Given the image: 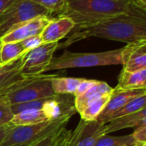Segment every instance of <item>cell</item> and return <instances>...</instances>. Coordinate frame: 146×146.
I'll return each instance as SVG.
<instances>
[{"label": "cell", "mask_w": 146, "mask_h": 146, "mask_svg": "<svg viewBox=\"0 0 146 146\" xmlns=\"http://www.w3.org/2000/svg\"><path fill=\"white\" fill-rule=\"evenodd\" d=\"M146 19V9L136 0H68L64 12L75 24L73 31L120 15Z\"/></svg>", "instance_id": "cell-1"}, {"label": "cell", "mask_w": 146, "mask_h": 146, "mask_svg": "<svg viewBox=\"0 0 146 146\" xmlns=\"http://www.w3.org/2000/svg\"><path fill=\"white\" fill-rule=\"evenodd\" d=\"M90 37L126 44L145 40L146 19L124 15L74 30L66 42L59 44L58 49L68 47L77 41Z\"/></svg>", "instance_id": "cell-2"}, {"label": "cell", "mask_w": 146, "mask_h": 146, "mask_svg": "<svg viewBox=\"0 0 146 146\" xmlns=\"http://www.w3.org/2000/svg\"><path fill=\"white\" fill-rule=\"evenodd\" d=\"M123 48L94 53H74L65 50L57 57H53L44 72L74 68L119 65L122 63Z\"/></svg>", "instance_id": "cell-3"}, {"label": "cell", "mask_w": 146, "mask_h": 146, "mask_svg": "<svg viewBox=\"0 0 146 146\" xmlns=\"http://www.w3.org/2000/svg\"><path fill=\"white\" fill-rule=\"evenodd\" d=\"M75 113L74 110L48 121L26 126H13L0 146L30 145L53 131L66 127Z\"/></svg>", "instance_id": "cell-4"}, {"label": "cell", "mask_w": 146, "mask_h": 146, "mask_svg": "<svg viewBox=\"0 0 146 146\" xmlns=\"http://www.w3.org/2000/svg\"><path fill=\"white\" fill-rule=\"evenodd\" d=\"M56 74H40L26 77L4 97L11 105L32 102L55 95L51 87V79Z\"/></svg>", "instance_id": "cell-5"}, {"label": "cell", "mask_w": 146, "mask_h": 146, "mask_svg": "<svg viewBox=\"0 0 146 146\" xmlns=\"http://www.w3.org/2000/svg\"><path fill=\"white\" fill-rule=\"evenodd\" d=\"M51 12L31 0H14L0 15V38L15 26L40 16L50 17Z\"/></svg>", "instance_id": "cell-6"}, {"label": "cell", "mask_w": 146, "mask_h": 146, "mask_svg": "<svg viewBox=\"0 0 146 146\" xmlns=\"http://www.w3.org/2000/svg\"><path fill=\"white\" fill-rule=\"evenodd\" d=\"M58 46L59 42L43 43L26 52L21 58V74L25 77H33L44 73Z\"/></svg>", "instance_id": "cell-7"}, {"label": "cell", "mask_w": 146, "mask_h": 146, "mask_svg": "<svg viewBox=\"0 0 146 146\" xmlns=\"http://www.w3.org/2000/svg\"><path fill=\"white\" fill-rule=\"evenodd\" d=\"M106 134L105 123L80 119L76 127L72 130L68 146H94L101 137Z\"/></svg>", "instance_id": "cell-8"}, {"label": "cell", "mask_w": 146, "mask_h": 146, "mask_svg": "<svg viewBox=\"0 0 146 146\" xmlns=\"http://www.w3.org/2000/svg\"><path fill=\"white\" fill-rule=\"evenodd\" d=\"M52 18L40 16L21 23L9 30L0 40L3 44L21 42L29 37L40 34Z\"/></svg>", "instance_id": "cell-9"}, {"label": "cell", "mask_w": 146, "mask_h": 146, "mask_svg": "<svg viewBox=\"0 0 146 146\" xmlns=\"http://www.w3.org/2000/svg\"><path fill=\"white\" fill-rule=\"evenodd\" d=\"M123 70L138 71L146 68V39L127 44L122 50Z\"/></svg>", "instance_id": "cell-10"}, {"label": "cell", "mask_w": 146, "mask_h": 146, "mask_svg": "<svg viewBox=\"0 0 146 146\" xmlns=\"http://www.w3.org/2000/svg\"><path fill=\"white\" fill-rule=\"evenodd\" d=\"M74 27V22L68 16H59L56 19H51L40 34L42 41L43 43L59 42V40L71 33Z\"/></svg>", "instance_id": "cell-11"}, {"label": "cell", "mask_w": 146, "mask_h": 146, "mask_svg": "<svg viewBox=\"0 0 146 146\" xmlns=\"http://www.w3.org/2000/svg\"><path fill=\"white\" fill-rule=\"evenodd\" d=\"M146 94V89H138V90H128V91H116L113 90V92L104 109L103 112L98 117L97 121L102 122L103 120L112 113L115 112L128 102L133 98Z\"/></svg>", "instance_id": "cell-12"}, {"label": "cell", "mask_w": 146, "mask_h": 146, "mask_svg": "<svg viewBox=\"0 0 146 146\" xmlns=\"http://www.w3.org/2000/svg\"><path fill=\"white\" fill-rule=\"evenodd\" d=\"M114 88L110 86V85L104 81L98 80L96 84L90 88L83 95L74 98V104L76 112L80 113L83 109H85L90 103L93 102L94 100L100 98L104 96L111 95L113 92Z\"/></svg>", "instance_id": "cell-13"}, {"label": "cell", "mask_w": 146, "mask_h": 146, "mask_svg": "<svg viewBox=\"0 0 146 146\" xmlns=\"http://www.w3.org/2000/svg\"><path fill=\"white\" fill-rule=\"evenodd\" d=\"M146 125V109H143L136 113L117 118L105 123V130L107 134L126 128H137L140 126Z\"/></svg>", "instance_id": "cell-14"}, {"label": "cell", "mask_w": 146, "mask_h": 146, "mask_svg": "<svg viewBox=\"0 0 146 146\" xmlns=\"http://www.w3.org/2000/svg\"><path fill=\"white\" fill-rule=\"evenodd\" d=\"M114 89L116 91L146 89V68L138 71L122 69L118 77V84Z\"/></svg>", "instance_id": "cell-15"}, {"label": "cell", "mask_w": 146, "mask_h": 146, "mask_svg": "<svg viewBox=\"0 0 146 146\" xmlns=\"http://www.w3.org/2000/svg\"><path fill=\"white\" fill-rule=\"evenodd\" d=\"M71 133L72 130L63 127L45 135L29 146H68Z\"/></svg>", "instance_id": "cell-16"}, {"label": "cell", "mask_w": 146, "mask_h": 146, "mask_svg": "<svg viewBox=\"0 0 146 146\" xmlns=\"http://www.w3.org/2000/svg\"><path fill=\"white\" fill-rule=\"evenodd\" d=\"M82 78L60 77L56 74L51 79V87L55 94L58 95H74Z\"/></svg>", "instance_id": "cell-17"}, {"label": "cell", "mask_w": 146, "mask_h": 146, "mask_svg": "<svg viewBox=\"0 0 146 146\" xmlns=\"http://www.w3.org/2000/svg\"><path fill=\"white\" fill-rule=\"evenodd\" d=\"M146 105V94L145 95H141L135 98H133V100H131L130 102H128L127 104H125L123 107H121V109H119L118 110H116L115 112L112 113L111 115H108L107 117H105L103 120V123H106L108 121H110L112 120L117 119V118H121L133 113H136L138 111H140L141 110L145 109Z\"/></svg>", "instance_id": "cell-18"}, {"label": "cell", "mask_w": 146, "mask_h": 146, "mask_svg": "<svg viewBox=\"0 0 146 146\" xmlns=\"http://www.w3.org/2000/svg\"><path fill=\"white\" fill-rule=\"evenodd\" d=\"M110 96L111 95L104 96L90 103L85 109H83L79 113L80 115V118L86 121H97L98 117L100 115V114L103 112L104 109L105 108Z\"/></svg>", "instance_id": "cell-19"}, {"label": "cell", "mask_w": 146, "mask_h": 146, "mask_svg": "<svg viewBox=\"0 0 146 146\" xmlns=\"http://www.w3.org/2000/svg\"><path fill=\"white\" fill-rule=\"evenodd\" d=\"M27 51L24 50L21 42L5 43L2 44L1 48V62L2 64L9 63L21 56H22Z\"/></svg>", "instance_id": "cell-20"}, {"label": "cell", "mask_w": 146, "mask_h": 146, "mask_svg": "<svg viewBox=\"0 0 146 146\" xmlns=\"http://www.w3.org/2000/svg\"><path fill=\"white\" fill-rule=\"evenodd\" d=\"M138 143L133 134L123 136H110L108 134L101 137L94 146H137Z\"/></svg>", "instance_id": "cell-21"}, {"label": "cell", "mask_w": 146, "mask_h": 146, "mask_svg": "<svg viewBox=\"0 0 146 146\" xmlns=\"http://www.w3.org/2000/svg\"><path fill=\"white\" fill-rule=\"evenodd\" d=\"M44 8L47 9L51 14L55 13L61 15L66 9L68 0H31Z\"/></svg>", "instance_id": "cell-22"}, {"label": "cell", "mask_w": 146, "mask_h": 146, "mask_svg": "<svg viewBox=\"0 0 146 146\" xmlns=\"http://www.w3.org/2000/svg\"><path fill=\"white\" fill-rule=\"evenodd\" d=\"M14 115L9 102L4 97H0V127L10 125Z\"/></svg>", "instance_id": "cell-23"}, {"label": "cell", "mask_w": 146, "mask_h": 146, "mask_svg": "<svg viewBox=\"0 0 146 146\" xmlns=\"http://www.w3.org/2000/svg\"><path fill=\"white\" fill-rule=\"evenodd\" d=\"M41 34V33H40ZM40 34L38 35H34L32 37H29L22 41H21V44H22L24 50L27 52L30 50H33L36 47H38V45H40L41 44H43L42 38Z\"/></svg>", "instance_id": "cell-24"}, {"label": "cell", "mask_w": 146, "mask_h": 146, "mask_svg": "<svg viewBox=\"0 0 146 146\" xmlns=\"http://www.w3.org/2000/svg\"><path fill=\"white\" fill-rule=\"evenodd\" d=\"M98 80H87V79H83L81 80V82L79 84L78 87L76 88L74 93V98L76 97H79V96H81L83 95L85 92H86L90 88H92L97 82Z\"/></svg>", "instance_id": "cell-25"}, {"label": "cell", "mask_w": 146, "mask_h": 146, "mask_svg": "<svg viewBox=\"0 0 146 146\" xmlns=\"http://www.w3.org/2000/svg\"><path fill=\"white\" fill-rule=\"evenodd\" d=\"M132 134L138 144L146 143V125L140 126L135 128L134 132Z\"/></svg>", "instance_id": "cell-26"}, {"label": "cell", "mask_w": 146, "mask_h": 146, "mask_svg": "<svg viewBox=\"0 0 146 146\" xmlns=\"http://www.w3.org/2000/svg\"><path fill=\"white\" fill-rule=\"evenodd\" d=\"M13 126L11 125H6V126H2L0 127V145L3 143V139H5L7 133H9V131L12 128Z\"/></svg>", "instance_id": "cell-27"}, {"label": "cell", "mask_w": 146, "mask_h": 146, "mask_svg": "<svg viewBox=\"0 0 146 146\" xmlns=\"http://www.w3.org/2000/svg\"><path fill=\"white\" fill-rule=\"evenodd\" d=\"M14 0H0V15L10 6Z\"/></svg>", "instance_id": "cell-28"}, {"label": "cell", "mask_w": 146, "mask_h": 146, "mask_svg": "<svg viewBox=\"0 0 146 146\" xmlns=\"http://www.w3.org/2000/svg\"><path fill=\"white\" fill-rule=\"evenodd\" d=\"M140 5H142L143 7H145V5H146V0H136Z\"/></svg>", "instance_id": "cell-29"}, {"label": "cell", "mask_w": 146, "mask_h": 146, "mask_svg": "<svg viewBox=\"0 0 146 146\" xmlns=\"http://www.w3.org/2000/svg\"><path fill=\"white\" fill-rule=\"evenodd\" d=\"M2 44H3V43H2L1 40H0V66L3 65V64H2V62H1V48H2Z\"/></svg>", "instance_id": "cell-30"}, {"label": "cell", "mask_w": 146, "mask_h": 146, "mask_svg": "<svg viewBox=\"0 0 146 146\" xmlns=\"http://www.w3.org/2000/svg\"><path fill=\"white\" fill-rule=\"evenodd\" d=\"M137 146H146V143H143V144H138Z\"/></svg>", "instance_id": "cell-31"}, {"label": "cell", "mask_w": 146, "mask_h": 146, "mask_svg": "<svg viewBox=\"0 0 146 146\" xmlns=\"http://www.w3.org/2000/svg\"><path fill=\"white\" fill-rule=\"evenodd\" d=\"M13 146H29V145H13Z\"/></svg>", "instance_id": "cell-32"}, {"label": "cell", "mask_w": 146, "mask_h": 146, "mask_svg": "<svg viewBox=\"0 0 146 146\" xmlns=\"http://www.w3.org/2000/svg\"><path fill=\"white\" fill-rule=\"evenodd\" d=\"M2 67H3V65H1V66H0V69L2 68Z\"/></svg>", "instance_id": "cell-33"}]
</instances>
